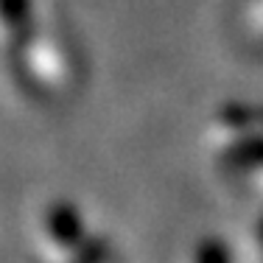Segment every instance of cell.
Segmentation results:
<instances>
[{
    "mask_svg": "<svg viewBox=\"0 0 263 263\" xmlns=\"http://www.w3.org/2000/svg\"><path fill=\"white\" fill-rule=\"evenodd\" d=\"M73 252H76V258L70 263H104L109 258V241L106 238H90Z\"/></svg>",
    "mask_w": 263,
    "mask_h": 263,
    "instance_id": "obj_5",
    "label": "cell"
},
{
    "mask_svg": "<svg viewBox=\"0 0 263 263\" xmlns=\"http://www.w3.org/2000/svg\"><path fill=\"white\" fill-rule=\"evenodd\" d=\"M260 243H263V221H260Z\"/></svg>",
    "mask_w": 263,
    "mask_h": 263,
    "instance_id": "obj_6",
    "label": "cell"
},
{
    "mask_svg": "<svg viewBox=\"0 0 263 263\" xmlns=\"http://www.w3.org/2000/svg\"><path fill=\"white\" fill-rule=\"evenodd\" d=\"M31 14V0H0V23L11 28H23Z\"/></svg>",
    "mask_w": 263,
    "mask_h": 263,
    "instance_id": "obj_4",
    "label": "cell"
},
{
    "mask_svg": "<svg viewBox=\"0 0 263 263\" xmlns=\"http://www.w3.org/2000/svg\"><path fill=\"white\" fill-rule=\"evenodd\" d=\"M45 230H48V238H53L62 249H79L87 241L84 218H81L76 204H70V202H53L48 208Z\"/></svg>",
    "mask_w": 263,
    "mask_h": 263,
    "instance_id": "obj_1",
    "label": "cell"
},
{
    "mask_svg": "<svg viewBox=\"0 0 263 263\" xmlns=\"http://www.w3.org/2000/svg\"><path fill=\"white\" fill-rule=\"evenodd\" d=\"M193 263H233V252L221 238H204L196 247Z\"/></svg>",
    "mask_w": 263,
    "mask_h": 263,
    "instance_id": "obj_3",
    "label": "cell"
},
{
    "mask_svg": "<svg viewBox=\"0 0 263 263\" xmlns=\"http://www.w3.org/2000/svg\"><path fill=\"white\" fill-rule=\"evenodd\" d=\"M221 162L230 168H241V171L260 168L263 165V135H252V132L243 135L241 140H235L233 146H227Z\"/></svg>",
    "mask_w": 263,
    "mask_h": 263,
    "instance_id": "obj_2",
    "label": "cell"
}]
</instances>
